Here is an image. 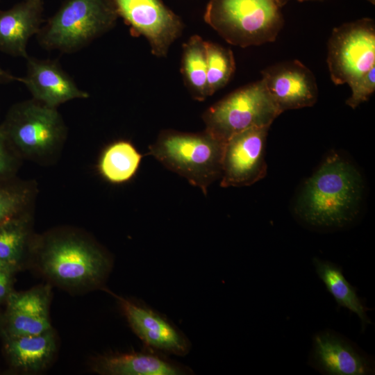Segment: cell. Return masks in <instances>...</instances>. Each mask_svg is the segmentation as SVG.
Returning <instances> with one entry per match:
<instances>
[{
	"label": "cell",
	"instance_id": "1",
	"mask_svg": "<svg viewBox=\"0 0 375 375\" xmlns=\"http://www.w3.org/2000/svg\"><path fill=\"white\" fill-rule=\"evenodd\" d=\"M362 194L359 172L333 152L306 181L295 209L298 216L312 226L340 228L356 217Z\"/></svg>",
	"mask_w": 375,
	"mask_h": 375
},
{
	"label": "cell",
	"instance_id": "2",
	"mask_svg": "<svg viewBox=\"0 0 375 375\" xmlns=\"http://www.w3.org/2000/svg\"><path fill=\"white\" fill-rule=\"evenodd\" d=\"M225 144L206 131L164 130L149 146V154L206 194L208 187L221 177Z\"/></svg>",
	"mask_w": 375,
	"mask_h": 375
},
{
	"label": "cell",
	"instance_id": "3",
	"mask_svg": "<svg viewBox=\"0 0 375 375\" xmlns=\"http://www.w3.org/2000/svg\"><path fill=\"white\" fill-rule=\"evenodd\" d=\"M283 0H210L204 19L231 44L258 46L276 40L284 24Z\"/></svg>",
	"mask_w": 375,
	"mask_h": 375
},
{
	"label": "cell",
	"instance_id": "4",
	"mask_svg": "<svg viewBox=\"0 0 375 375\" xmlns=\"http://www.w3.org/2000/svg\"><path fill=\"white\" fill-rule=\"evenodd\" d=\"M117 17L108 0H66L37 35L46 49L73 52L111 28Z\"/></svg>",
	"mask_w": 375,
	"mask_h": 375
},
{
	"label": "cell",
	"instance_id": "5",
	"mask_svg": "<svg viewBox=\"0 0 375 375\" xmlns=\"http://www.w3.org/2000/svg\"><path fill=\"white\" fill-rule=\"evenodd\" d=\"M262 79L238 88L203 114L205 131L226 142L233 135L253 127H269L281 114Z\"/></svg>",
	"mask_w": 375,
	"mask_h": 375
},
{
	"label": "cell",
	"instance_id": "6",
	"mask_svg": "<svg viewBox=\"0 0 375 375\" xmlns=\"http://www.w3.org/2000/svg\"><path fill=\"white\" fill-rule=\"evenodd\" d=\"M42 271L63 285H97L111 267L109 257L97 247L83 240L66 238L54 240L40 256Z\"/></svg>",
	"mask_w": 375,
	"mask_h": 375
},
{
	"label": "cell",
	"instance_id": "7",
	"mask_svg": "<svg viewBox=\"0 0 375 375\" xmlns=\"http://www.w3.org/2000/svg\"><path fill=\"white\" fill-rule=\"evenodd\" d=\"M327 65L335 85L350 83L375 67V22L365 17L335 27L328 41Z\"/></svg>",
	"mask_w": 375,
	"mask_h": 375
},
{
	"label": "cell",
	"instance_id": "8",
	"mask_svg": "<svg viewBox=\"0 0 375 375\" xmlns=\"http://www.w3.org/2000/svg\"><path fill=\"white\" fill-rule=\"evenodd\" d=\"M1 126L9 144L28 155L47 152L64 133V125L56 108L35 100L12 106Z\"/></svg>",
	"mask_w": 375,
	"mask_h": 375
},
{
	"label": "cell",
	"instance_id": "9",
	"mask_svg": "<svg viewBox=\"0 0 375 375\" xmlns=\"http://www.w3.org/2000/svg\"><path fill=\"white\" fill-rule=\"evenodd\" d=\"M117 16L131 26L132 33L144 36L152 53L165 57L180 36L181 19L161 0H108Z\"/></svg>",
	"mask_w": 375,
	"mask_h": 375
},
{
	"label": "cell",
	"instance_id": "10",
	"mask_svg": "<svg viewBox=\"0 0 375 375\" xmlns=\"http://www.w3.org/2000/svg\"><path fill=\"white\" fill-rule=\"evenodd\" d=\"M269 128H250L233 135L226 141L220 186H249L266 176L265 150Z\"/></svg>",
	"mask_w": 375,
	"mask_h": 375
},
{
	"label": "cell",
	"instance_id": "11",
	"mask_svg": "<svg viewBox=\"0 0 375 375\" xmlns=\"http://www.w3.org/2000/svg\"><path fill=\"white\" fill-rule=\"evenodd\" d=\"M117 299L130 327L147 349L167 356L189 353L190 340L165 315L144 303L122 297Z\"/></svg>",
	"mask_w": 375,
	"mask_h": 375
},
{
	"label": "cell",
	"instance_id": "12",
	"mask_svg": "<svg viewBox=\"0 0 375 375\" xmlns=\"http://www.w3.org/2000/svg\"><path fill=\"white\" fill-rule=\"evenodd\" d=\"M262 80L275 104L283 112L311 107L318 98L313 73L298 60L272 65L261 71Z\"/></svg>",
	"mask_w": 375,
	"mask_h": 375
},
{
	"label": "cell",
	"instance_id": "13",
	"mask_svg": "<svg viewBox=\"0 0 375 375\" xmlns=\"http://www.w3.org/2000/svg\"><path fill=\"white\" fill-rule=\"evenodd\" d=\"M309 362L328 375H367L374 372V362L350 340L329 329L312 338Z\"/></svg>",
	"mask_w": 375,
	"mask_h": 375
},
{
	"label": "cell",
	"instance_id": "14",
	"mask_svg": "<svg viewBox=\"0 0 375 375\" xmlns=\"http://www.w3.org/2000/svg\"><path fill=\"white\" fill-rule=\"evenodd\" d=\"M50 289L40 286L24 292H12L1 321L4 336L39 334L51 329L49 316Z\"/></svg>",
	"mask_w": 375,
	"mask_h": 375
},
{
	"label": "cell",
	"instance_id": "15",
	"mask_svg": "<svg viewBox=\"0 0 375 375\" xmlns=\"http://www.w3.org/2000/svg\"><path fill=\"white\" fill-rule=\"evenodd\" d=\"M26 59V74L21 82L35 101L56 108L68 101L89 97L56 62L30 56Z\"/></svg>",
	"mask_w": 375,
	"mask_h": 375
},
{
	"label": "cell",
	"instance_id": "16",
	"mask_svg": "<svg viewBox=\"0 0 375 375\" xmlns=\"http://www.w3.org/2000/svg\"><path fill=\"white\" fill-rule=\"evenodd\" d=\"M42 0H24L0 12V51L26 58L27 44L42 27Z\"/></svg>",
	"mask_w": 375,
	"mask_h": 375
},
{
	"label": "cell",
	"instance_id": "17",
	"mask_svg": "<svg viewBox=\"0 0 375 375\" xmlns=\"http://www.w3.org/2000/svg\"><path fill=\"white\" fill-rule=\"evenodd\" d=\"M95 371L106 375H189L188 367L171 360L167 355L147 349L100 357Z\"/></svg>",
	"mask_w": 375,
	"mask_h": 375
},
{
	"label": "cell",
	"instance_id": "18",
	"mask_svg": "<svg viewBox=\"0 0 375 375\" xmlns=\"http://www.w3.org/2000/svg\"><path fill=\"white\" fill-rule=\"evenodd\" d=\"M5 352L10 365L18 369L35 372L49 362L56 351L52 328L45 332L19 336H4Z\"/></svg>",
	"mask_w": 375,
	"mask_h": 375
},
{
	"label": "cell",
	"instance_id": "19",
	"mask_svg": "<svg viewBox=\"0 0 375 375\" xmlns=\"http://www.w3.org/2000/svg\"><path fill=\"white\" fill-rule=\"evenodd\" d=\"M312 263L319 278L324 283L326 290L331 294L338 305L349 309L358 315L361 328L372 324L367 312L370 310L365 306L358 296L356 288L353 287L343 274L342 267L328 260L318 258L312 259Z\"/></svg>",
	"mask_w": 375,
	"mask_h": 375
},
{
	"label": "cell",
	"instance_id": "20",
	"mask_svg": "<svg viewBox=\"0 0 375 375\" xmlns=\"http://www.w3.org/2000/svg\"><path fill=\"white\" fill-rule=\"evenodd\" d=\"M181 73L192 97L205 100L208 97L206 41L199 35H192L183 46Z\"/></svg>",
	"mask_w": 375,
	"mask_h": 375
},
{
	"label": "cell",
	"instance_id": "21",
	"mask_svg": "<svg viewBox=\"0 0 375 375\" xmlns=\"http://www.w3.org/2000/svg\"><path fill=\"white\" fill-rule=\"evenodd\" d=\"M142 156L126 141L110 144L103 151L99 170L108 181L121 183L130 180L137 172Z\"/></svg>",
	"mask_w": 375,
	"mask_h": 375
},
{
	"label": "cell",
	"instance_id": "22",
	"mask_svg": "<svg viewBox=\"0 0 375 375\" xmlns=\"http://www.w3.org/2000/svg\"><path fill=\"white\" fill-rule=\"evenodd\" d=\"M207 62V94L212 95L223 88L232 78L235 70L233 51L211 42H206Z\"/></svg>",
	"mask_w": 375,
	"mask_h": 375
},
{
	"label": "cell",
	"instance_id": "23",
	"mask_svg": "<svg viewBox=\"0 0 375 375\" xmlns=\"http://www.w3.org/2000/svg\"><path fill=\"white\" fill-rule=\"evenodd\" d=\"M28 239L26 220L17 216L0 224V260L18 269L24 257Z\"/></svg>",
	"mask_w": 375,
	"mask_h": 375
},
{
	"label": "cell",
	"instance_id": "24",
	"mask_svg": "<svg viewBox=\"0 0 375 375\" xmlns=\"http://www.w3.org/2000/svg\"><path fill=\"white\" fill-rule=\"evenodd\" d=\"M26 199L25 190L10 185H0V224L19 215Z\"/></svg>",
	"mask_w": 375,
	"mask_h": 375
},
{
	"label": "cell",
	"instance_id": "25",
	"mask_svg": "<svg viewBox=\"0 0 375 375\" xmlns=\"http://www.w3.org/2000/svg\"><path fill=\"white\" fill-rule=\"evenodd\" d=\"M348 85L351 90V95L346 101V104L354 109L367 101L375 91V67Z\"/></svg>",
	"mask_w": 375,
	"mask_h": 375
},
{
	"label": "cell",
	"instance_id": "26",
	"mask_svg": "<svg viewBox=\"0 0 375 375\" xmlns=\"http://www.w3.org/2000/svg\"><path fill=\"white\" fill-rule=\"evenodd\" d=\"M18 270L17 267L0 260V304L6 303L14 291V278Z\"/></svg>",
	"mask_w": 375,
	"mask_h": 375
},
{
	"label": "cell",
	"instance_id": "27",
	"mask_svg": "<svg viewBox=\"0 0 375 375\" xmlns=\"http://www.w3.org/2000/svg\"><path fill=\"white\" fill-rule=\"evenodd\" d=\"M10 145L0 125V179L7 178L15 169V159L8 148Z\"/></svg>",
	"mask_w": 375,
	"mask_h": 375
},
{
	"label": "cell",
	"instance_id": "28",
	"mask_svg": "<svg viewBox=\"0 0 375 375\" xmlns=\"http://www.w3.org/2000/svg\"><path fill=\"white\" fill-rule=\"evenodd\" d=\"M22 81V78H17L10 74L9 72L5 71L0 67V82L1 83H9L12 81Z\"/></svg>",
	"mask_w": 375,
	"mask_h": 375
},
{
	"label": "cell",
	"instance_id": "29",
	"mask_svg": "<svg viewBox=\"0 0 375 375\" xmlns=\"http://www.w3.org/2000/svg\"><path fill=\"white\" fill-rule=\"evenodd\" d=\"M300 2H303V1H323V0H297Z\"/></svg>",
	"mask_w": 375,
	"mask_h": 375
},
{
	"label": "cell",
	"instance_id": "30",
	"mask_svg": "<svg viewBox=\"0 0 375 375\" xmlns=\"http://www.w3.org/2000/svg\"><path fill=\"white\" fill-rule=\"evenodd\" d=\"M367 1H368L369 3H371L372 4L375 3V0H367Z\"/></svg>",
	"mask_w": 375,
	"mask_h": 375
},
{
	"label": "cell",
	"instance_id": "31",
	"mask_svg": "<svg viewBox=\"0 0 375 375\" xmlns=\"http://www.w3.org/2000/svg\"><path fill=\"white\" fill-rule=\"evenodd\" d=\"M1 321H2V320L0 319V326H1Z\"/></svg>",
	"mask_w": 375,
	"mask_h": 375
},
{
	"label": "cell",
	"instance_id": "32",
	"mask_svg": "<svg viewBox=\"0 0 375 375\" xmlns=\"http://www.w3.org/2000/svg\"><path fill=\"white\" fill-rule=\"evenodd\" d=\"M31 1H36V0H31Z\"/></svg>",
	"mask_w": 375,
	"mask_h": 375
}]
</instances>
